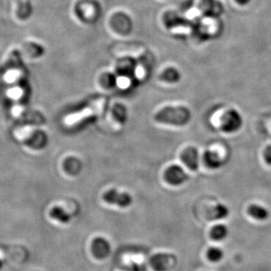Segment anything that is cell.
Listing matches in <instances>:
<instances>
[{
  "label": "cell",
  "mask_w": 271,
  "mask_h": 271,
  "mask_svg": "<svg viewBox=\"0 0 271 271\" xmlns=\"http://www.w3.org/2000/svg\"><path fill=\"white\" fill-rule=\"evenodd\" d=\"M191 118V111L185 106L165 107L155 115V120L158 123L175 126H185Z\"/></svg>",
  "instance_id": "1"
},
{
  "label": "cell",
  "mask_w": 271,
  "mask_h": 271,
  "mask_svg": "<svg viewBox=\"0 0 271 271\" xmlns=\"http://www.w3.org/2000/svg\"><path fill=\"white\" fill-rule=\"evenodd\" d=\"M243 119L236 109H230L224 113L221 118V128L226 133L237 132L242 127Z\"/></svg>",
  "instance_id": "2"
},
{
  "label": "cell",
  "mask_w": 271,
  "mask_h": 271,
  "mask_svg": "<svg viewBox=\"0 0 271 271\" xmlns=\"http://www.w3.org/2000/svg\"><path fill=\"white\" fill-rule=\"evenodd\" d=\"M103 200L109 204L116 205L121 208L128 207L132 203L130 194L126 192H119L115 189L106 191L103 194Z\"/></svg>",
  "instance_id": "3"
},
{
  "label": "cell",
  "mask_w": 271,
  "mask_h": 271,
  "mask_svg": "<svg viewBox=\"0 0 271 271\" xmlns=\"http://www.w3.org/2000/svg\"><path fill=\"white\" fill-rule=\"evenodd\" d=\"M176 257L170 254L158 253L152 256L151 266L155 271H169L175 265Z\"/></svg>",
  "instance_id": "4"
},
{
  "label": "cell",
  "mask_w": 271,
  "mask_h": 271,
  "mask_svg": "<svg viewBox=\"0 0 271 271\" xmlns=\"http://www.w3.org/2000/svg\"><path fill=\"white\" fill-rule=\"evenodd\" d=\"M165 180L169 184L175 186L182 185L188 179V175L182 167L178 165H172L164 173Z\"/></svg>",
  "instance_id": "5"
},
{
  "label": "cell",
  "mask_w": 271,
  "mask_h": 271,
  "mask_svg": "<svg viewBox=\"0 0 271 271\" xmlns=\"http://www.w3.org/2000/svg\"><path fill=\"white\" fill-rule=\"evenodd\" d=\"M91 251L93 256L97 259H104L111 252V245L104 237L95 238L91 244Z\"/></svg>",
  "instance_id": "6"
},
{
  "label": "cell",
  "mask_w": 271,
  "mask_h": 271,
  "mask_svg": "<svg viewBox=\"0 0 271 271\" xmlns=\"http://www.w3.org/2000/svg\"><path fill=\"white\" fill-rule=\"evenodd\" d=\"M181 159L189 170L197 171L199 168V152L194 147H188L181 155Z\"/></svg>",
  "instance_id": "7"
},
{
  "label": "cell",
  "mask_w": 271,
  "mask_h": 271,
  "mask_svg": "<svg viewBox=\"0 0 271 271\" xmlns=\"http://www.w3.org/2000/svg\"><path fill=\"white\" fill-rule=\"evenodd\" d=\"M203 161L206 167L212 170L221 168L224 165V162L219 155L213 151L207 150L203 154Z\"/></svg>",
  "instance_id": "8"
},
{
  "label": "cell",
  "mask_w": 271,
  "mask_h": 271,
  "mask_svg": "<svg viewBox=\"0 0 271 271\" xmlns=\"http://www.w3.org/2000/svg\"><path fill=\"white\" fill-rule=\"evenodd\" d=\"M248 213L251 218L257 221H265L269 216V212L266 208L257 204H251L248 208Z\"/></svg>",
  "instance_id": "9"
},
{
  "label": "cell",
  "mask_w": 271,
  "mask_h": 271,
  "mask_svg": "<svg viewBox=\"0 0 271 271\" xmlns=\"http://www.w3.org/2000/svg\"><path fill=\"white\" fill-rule=\"evenodd\" d=\"M229 230L224 224L214 226L210 231V236L215 241H222L228 236Z\"/></svg>",
  "instance_id": "10"
},
{
  "label": "cell",
  "mask_w": 271,
  "mask_h": 271,
  "mask_svg": "<svg viewBox=\"0 0 271 271\" xmlns=\"http://www.w3.org/2000/svg\"><path fill=\"white\" fill-rule=\"evenodd\" d=\"M230 215V210L226 205L218 203L211 210V218L213 220H221L227 218Z\"/></svg>",
  "instance_id": "11"
},
{
  "label": "cell",
  "mask_w": 271,
  "mask_h": 271,
  "mask_svg": "<svg viewBox=\"0 0 271 271\" xmlns=\"http://www.w3.org/2000/svg\"><path fill=\"white\" fill-rule=\"evenodd\" d=\"M51 217L54 219H57V221L63 223V224H67L70 221L71 215L68 213L66 211H65L63 208L55 207L51 210Z\"/></svg>",
  "instance_id": "12"
},
{
  "label": "cell",
  "mask_w": 271,
  "mask_h": 271,
  "mask_svg": "<svg viewBox=\"0 0 271 271\" xmlns=\"http://www.w3.org/2000/svg\"><path fill=\"white\" fill-rule=\"evenodd\" d=\"M180 73L174 68H168L163 72L161 79L167 82L176 83L180 80Z\"/></svg>",
  "instance_id": "13"
},
{
  "label": "cell",
  "mask_w": 271,
  "mask_h": 271,
  "mask_svg": "<svg viewBox=\"0 0 271 271\" xmlns=\"http://www.w3.org/2000/svg\"><path fill=\"white\" fill-rule=\"evenodd\" d=\"M113 114H114V118L121 123H124L127 118L126 108L120 104L114 105V108H113Z\"/></svg>",
  "instance_id": "14"
},
{
  "label": "cell",
  "mask_w": 271,
  "mask_h": 271,
  "mask_svg": "<svg viewBox=\"0 0 271 271\" xmlns=\"http://www.w3.org/2000/svg\"><path fill=\"white\" fill-rule=\"evenodd\" d=\"M207 257L213 263L221 261L224 257V251L218 247H212L207 251Z\"/></svg>",
  "instance_id": "15"
},
{
  "label": "cell",
  "mask_w": 271,
  "mask_h": 271,
  "mask_svg": "<svg viewBox=\"0 0 271 271\" xmlns=\"http://www.w3.org/2000/svg\"><path fill=\"white\" fill-rule=\"evenodd\" d=\"M81 170V163L77 158H69L67 161V170L71 174L79 173Z\"/></svg>",
  "instance_id": "16"
},
{
  "label": "cell",
  "mask_w": 271,
  "mask_h": 271,
  "mask_svg": "<svg viewBox=\"0 0 271 271\" xmlns=\"http://www.w3.org/2000/svg\"><path fill=\"white\" fill-rule=\"evenodd\" d=\"M7 95L10 99L18 100L22 97L23 90L18 87H14L8 91Z\"/></svg>",
  "instance_id": "17"
},
{
  "label": "cell",
  "mask_w": 271,
  "mask_h": 271,
  "mask_svg": "<svg viewBox=\"0 0 271 271\" xmlns=\"http://www.w3.org/2000/svg\"><path fill=\"white\" fill-rule=\"evenodd\" d=\"M19 78V74L17 72H9L6 75V81L9 83H14Z\"/></svg>",
  "instance_id": "18"
},
{
  "label": "cell",
  "mask_w": 271,
  "mask_h": 271,
  "mask_svg": "<svg viewBox=\"0 0 271 271\" xmlns=\"http://www.w3.org/2000/svg\"><path fill=\"white\" fill-rule=\"evenodd\" d=\"M263 158L268 165H271V146L265 149L263 152Z\"/></svg>",
  "instance_id": "19"
},
{
  "label": "cell",
  "mask_w": 271,
  "mask_h": 271,
  "mask_svg": "<svg viewBox=\"0 0 271 271\" xmlns=\"http://www.w3.org/2000/svg\"><path fill=\"white\" fill-rule=\"evenodd\" d=\"M3 261L0 259V270L3 269Z\"/></svg>",
  "instance_id": "20"
}]
</instances>
